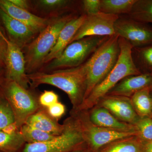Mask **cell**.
Listing matches in <instances>:
<instances>
[{
    "mask_svg": "<svg viewBox=\"0 0 152 152\" xmlns=\"http://www.w3.org/2000/svg\"><path fill=\"white\" fill-rule=\"evenodd\" d=\"M30 86L35 88L47 84L60 89L68 95L72 108L79 107L85 99L87 90V71L85 63L76 67L49 72H37L28 74Z\"/></svg>",
    "mask_w": 152,
    "mask_h": 152,
    "instance_id": "6da1fadb",
    "label": "cell"
},
{
    "mask_svg": "<svg viewBox=\"0 0 152 152\" xmlns=\"http://www.w3.org/2000/svg\"><path fill=\"white\" fill-rule=\"evenodd\" d=\"M121 51L115 65L102 81L94 88L81 104L75 110H88L97 104L99 100L125 78L142 73L136 66L132 57V47L121 37L119 38Z\"/></svg>",
    "mask_w": 152,
    "mask_h": 152,
    "instance_id": "7a4b0ae2",
    "label": "cell"
},
{
    "mask_svg": "<svg viewBox=\"0 0 152 152\" xmlns=\"http://www.w3.org/2000/svg\"><path fill=\"white\" fill-rule=\"evenodd\" d=\"M79 15L71 13L52 20L37 37L28 45L24 55L28 75L40 69L55 46L61 30L68 22Z\"/></svg>",
    "mask_w": 152,
    "mask_h": 152,
    "instance_id": "3957f363",
    "label": "cell"
},
{
    "mask_svg": "<svg viewBox=\"0 0 152 152\" xmlns=\"http://www.w3.org/2000/svg\"><path fill=\"white\" fill-rule=\"evenodd\" d=\"M119 38L116 34L109 37L85 62L87 86L84 100L94 88L105 78L116 64L121 51Z\"/></svg>",
    "mask_w": 152,
    "mask_h": 152,
    "instance_id": "277c9868",
    "label": "cell"
},
{
    "mask_svg": "<svg viewBox=\"0 0 152 152\" xmlns=\"http://www.w3.org/2000/svg\"><path fill=\"white\" fill-rule=\"evenodd\" d=\"M109 37L90 36L71 43L59 57L47 64L41 72H49L81 65Z\"/></svg>",
    "mask_w": 152,
    "mask_h": 152,
    "instance_id": "5b68a950",
    "label": "cell"
},
{
    "mask_svg": "<svg viewBox=\"0 0 152 152\" xmlns=\"http://www.w3.org/2000/svg\"><path fill=\"white\" fill-rule=\"evenodd\" d=\"M0 87L1 93L13 112L15 123L20 129L31 115L42 108L39 97L29 89L25 88L16 82L5 79Z\"/></svg>",
    "mask_w": 152,
    "mask_h": 152,
    "instance_id": "8992f818",
    "label": "cell"
},
{
    "mask_svg": "<svg viewBox=\"0 0 152 152\" xmlns=\"http://www.w3.org/2000/svg\"><path fill=\"white\" fill-rule=\"evenodd\" d=\"M79 128L87 148L91 152H97L106 145L119 139L137 136L136 133L123 132L95 125L90 119L88 110L70 112Z\"/></svg>",
    "mask_w": 152,
    "mask_h": 152,
    "instance_id": "52a82bcc",
    "label": "cell"
},
{
    "mask_svg": "<svg viewBox=\"0 0 152 152\" xmlns=\"http://www.w3.org/2000/svg\"><path fill=\"white\" fill-rule=\"evenodd\" d=\"M64 123V130L60 135L43 142L26 143L20 152H69L87 147L73 117Z\"/></svg>",
    "mask_w": 152,
    "mask_h": 152,
    "instance_id": "ba28073f",
    "label": "cell"
},
{
    "mask_svg": "<svg viewBox=\"0 0 152 152\" xmlns=\"http://www.w3.org/2000/svg\"><path fill=\"white\" fill-rule=\"evenodd\" d=\"M115 34L126 40L134 48L152 44V26L126 15L119 16L114 26Z\"/></svg>",
    "mask_w": 152,
    "mask_h": 152,
    "instance_id": "9c48e42d",
    "label": "cell"
},
{
    "mask_svg": "<svg viewBox=\"0 0 152 152\" xmlns=\"http://www.w3.org/2000/svg\"><path fill=\"white\" fill-rule=\"evenodd\" d=\"M7 52L5 79L16 82L21 86L29 89L30 82L26 70V61L22 49L5 37Z\"/></svg>",
    "mask_w": 152,
    "mask_h": 152,
    "instance_id": "30bf717a",
    "label": "cell"
},
{
    "mask_svg": "<svg viewBox=\"0 0 152 152\" xmlns=\"http://www.w3.org/2000/svg\"><path fill=\"white\" fill-rule=\"evenodd\" d=\"M119 16L100 12L87 15L70 43L90 36L110 37L115 34L114 26Z\"/></svg>",
    "mask_w": 152,
    "mask_h": 152,
    "instance_id": "8fae6325",
    "label": "cell"
},
{
    "mask_svg": "<svg viewBox=\"0 0 152 152\" xmlns=\"http://www.w3.org/2000/svg\"><path fill=\"white\" fill-rule=\"evenodd\" d=\"M96 105L105 108L118 119L131 124H135L140 118L134 109L130 98L127 97L106 95Z\"/></svg>",
    "mask_w": 152,
    "mask_h": 152,
    "instance_id": "7c38bea8",
    "label": "cell"
},
{
    "mask_svg": "<svg viewBox=\"0 0 152 152\" xmlns=\"http://www.w3.org/2000/svg\"><path fill=\"white\" fill-rule=\"evenodd\" d=\"M0 8L12 18L27 26L35 34L42 31L51 21L18 7L9 0H0Z\"/></svg>",
    "mask_w": 152,
    "mask_h": 152,
    "instance_id": "4fadbf2b",
    "label": "cell"
},
{
    "mask_svg": "<svg viewBox=\"0 0 152 152\" xmlns=\"http://www.w3.org/2000/svg\"><path fill=\"white\" fill-rule=\"evenodd\" d=\"M0 20L5 29L9 40L20 49L28 45L35 35L28 27L12 18L1 8Z\"/></svg>",
    "mask_w": 152,
    "mask_h": 152,
    "instance_id": "5bb4252c",
    "label": "cell"
},
{
    "mask_svg": "<svg viewBox=\"0 0 152 152\" xmlns=\"http://www.w3.org/2000/svg\"><path fill=\"white\" fill-rule=\"evenodd\" d=\"M88 111L90 119L96 126L118 132L136 134L134 125L120 121L105 108L96 105Z\"/></svg>",
    "mask_w": 152,
    "mask_h": 152,
    "instance_id": "9a60e30c",
    "label": "cell"
},
{
    "mask_svg": "<svg viewBox=\"0 0 152 152\" xmlns=\"http://www.w3.org/2000/svg\"><path fill=\"white\" fill-rule=\"evenodd\" d=\"M152 87V73H143L126 77L110 90L107 95L130 98L135 93Z\"/></svg>",
    "mask_w": 152,
    "mask_h": 152,
    "instance_id": "2e32d148",
    "label": "cell"
},
{
    "mask_svg": "<svg viewBox=\"0 0 152 152\" xmlns=\"http://www.w3.org/2000/svg\"><path fill=\"white\" fill-rule=\"evenodd\" d=\"M86 17V14H81L68 22L63 27L60 31L55 46L45 59L44 64H48L61 56L70 43Z\"/></svg>",
    "mask_w": 152,
    "mask_h": 152,
    "instance_id": "e0dca14e",
    "label": "cell"
},
{
    "mask_svg": "<svg viewBox=\"0 0 152 152\" xmlns=\"http://www.w3.org/2000/svg\"><path fill=\"white\" fill-rule=\"evenodd\" d=\"M25 124L55 136L62 134L65 129L64 123L60 124L50 117L46 109L42 107L31 115Z\"/></svg>",
    "mask_w": 152,
    "mask_h": 152,
    "instance_id": "ac0fdd59",
    "label": "cell"
},
{
    "mask_svg": "<svg viewBox=\"0 0 152 152\" xmlns=\"http://www.w3.org/2000/svg\"><path fill=\"white\" fill-rule=\"evenodd\" d=\"M130 99L134 109L140 118H152V87L137 92Z\"/></svg>",
    "mask_w": 152,
    "mask_h": 152,
    "instance_id": "d6986e66",
    "label": "cell"
},
{
    "mask_svg": "<svg viewBox=\"0 0 152 152\" xmlns=\"http://www.w3.org/2000/svg\"><path fill=\"white\" fill-rule=\"evenodd\" d=\"M97 152H142V142L135 136L112 142Z\"/></svg>",
    "mask_w": 152,
    "mask_h": 152,
    "instance_id": "ffe728a7",
    "label": "cell"
},
{
    "mask_svg": "<svg viewBox=\"0 0 152 152\" xmlns=\"http://www.w3.org/2000/svg\"><path fill=\"white\" fill-rule=\"evenodd\" d=\"M132 57L136 66L142 73H152V44L132 48Z\"/></svg>",
    "mask_w": 152,
    "mask_h": 152,
    "instance_id": "44dd1931",
    "label": "cell"
},
{
    "mask_svg": "<svg viewBox=\"0 0 152 152\" xmlns=\"http://www.w3.org/2000/svg\"><path fill=\"white\" fill-rule=\"evenodd\" d=\"M137 0H101L100 12L121 16L130 12Z\"/></svg>",
    "mask_w": 152,
    "mask_h": 152,
    "instance_id": "7402d4cb",
    "label": "cell"
},
{
    "mask_svg": "<svg viewBox=\"0 0 152 152\" xmlns=\"http://www.w3.org/2000/svg\"><path fill=\"white\" fill-rule=\"evenodd\" d=\"M126 15L137 21L152 23V0H137Z\"/></svg>",
    "mask_w": 152,
    "mask_h": 152,
    "instance_id": "603a6c76",
    "label": "cell"
},
{
    "mask_svg": "<svg viewBox=\"0 0 152 152\" xmlns=\"http://www.w3.org/2000/svg\"><path fill=\"white\" fill-rule=\"evenodd\" d=\"M26 144L20 130L12 134L0 131V152H18Z\"/></svg>",
    "mask_w": 152,
    "mask_h": 152,
    "instance_id": "cb8c5ba5",
    "label": "cell"
},
{
    "mask_svg": "<svg viewBox=\"0 0 152 152\" xmlns=\"http://www.w3.org/2000/svg\"><path fill=\"white\" fill-rule=\"evenodd\" d=\"M20 132L26 143L43 142L51 140L58 136L50 134L26 124L21 127Z\"/></svg>",
    "mask_w": 152,
    "mask_h": 152,
    "instance_id": "d4e9b609",
    "label": "cell"
},
{
    "mask_svg": "<svg viewBox=\"0 0 152 152\" xmlns=\"http://www.w3.org/2000/svg\"><path fill=\"white\" fill-rule=\"evenodd\" d=\"M36 6L41 10L45 12L71 10L76 3L69 0H39L35 1Z\"/></svg>",
    "mask_w": 152,
    "mask_h": 152,
    "instance_id": "484cf974",
    "label": "cell"
},
{
    "mask_svg": "<svg viewBox=\"0 0 152 152\" xmlns=\"http://www.w3.org/2000/svg\"><path fill=\"white\" fill-rule=\"evenodd\" d=\"M137 136L142 142L152 140V118H140L135 124Z\"/></svg>",
    "mask_w": 152,
    "mask_h": 152,
    "instance_id": "4316f807",
    "label": "cell"
},
{
    "mask_svg": "<svg viewBox=\"0 0 152 152\" xmlns=\"http://www.w3.org/2000/svg\"><path fill=\"white\" fill-rule=\"evenodd\" d=\"M15 123L13 112L8 101L0 94V131L9 125Z\"/></svg>",
    "mask_w": 152,
    "mask_h": 152,
    "instance_id": "83f0119b",
    "label": "cell"
},
{
    "mask_svg": "<svg viewBox=\"0 0 152 152\" xmlns=\"http://www.w3.org/2000/svg\"><path fill=\"white\" fill-rule=\"evenodd\" d=\"M58 102V96L53 91H45L39 96V103L44 108H48Z\"/></svg>",
    "mask_w": 152,
    "mask_h": 152,
    "instance_id": "f1b7e54d",
    "label": "cell"
},
{
    "mask_svg": "<svg viewBox=\"0 0 152 152\" xmlns=\"http://www.w3.org/2000/svg\"><path fill=\"white\" fill-rule=\"evenodd\" d=\"M101 0H83L82 8L84 14L87 15H94L100 12Z\"/></svg>",
    "mask_w": 152,
    "mask_h": 152,
    "instance_id": "f546056e",
    "label": "cell"
},
{
    "mask_svg": "<svg viewBox=\"0 0 152 152\" xmlns=\"http://www.w3.org/2000/svg\"><path fill=\"white\" fill-rule=\"evenodd\" d=\"M46 109L50 117L57 121L64 115L66 110L65 106L59 102Z\"/></svg>",
    "mask_w": 152,
    "mask_h": 152,
    "instance_id": "4dcf8cb0",
    "label": "cell"
},
{
    "mask_svg": "<svg viewBox=\"0 0 152 152\" xmlns=\"http://www.w3.org/2000/svg\"><path fill=\"white\" fill-rule=\"evenodd\" d=\"M5 36L0 30V66H5L7 52V43Z\"/></svg>",
    "mask_w": 152,
    "mask_h": 152,
    "instance_id": "1f68e13d",
    "label": "cell"
},
{
    "mask_svg": "<svg viewBox=\"0 0 152 152\" xmlns=\"http://www.w3.org/2000/svg\"><path fill=\"white\" fill-rule=\"evenodd\" d=\"M11 3L20 8L29 11L30 4L26 0H9Z\"/></svg>",
    "mask_w": 152,
    "mask_h": 152,
    "instance_id": "d6a6232c",
    "label": "cell"
},
{
    "mask_svg": "<svg viewBox=\"0 0 152 152\" xmlns=\"http://www.w3.org/2000/svg\"><path fill=\"white\" fill-rule=\"evenodd\" d=\"M19 130H20V129L18 127L15 123H14L9 125L7 126L6 127L1 131L6 134H12L18 132Z\"/></svg>",
    "mask_w": 152,
    "mask_h": 152,
    "instance_id": "836d02e7",
    "label": "cell"
},
{
    "mask_svg": "<svg viewBox=\"0 0 152 152\" xmlns=\"http://www.w3.org/2000/svg\"><path fill=\"white\" fill-rule=\"evenodd\" d=\"M142 152H152V140L142 142Z\"/></svg>",
    "mask_w": 152,
    "mask_h": 152,
    "instance_id": "e575fe53",
    "label": "cell"
},
{
    "mask_svg": "<svg viewBox=\"0 0 152 152\" xmlns=\"http://www.w3.org/2000/svg\"><path fill=\"white\" fill-rule=\"evenodd\" d=\"M69 152H91V151L87 148V147H84V148H81L78 149L74 150V151Z\"/></svg>",
    "mask_w": 152,
    "mask_h": 152,
    "instance_id": "d590c367",
    "label": "cell"
},
{
    "mask_svg": "<svg viewBox=\"0 0 152 152\" xmlns=\"http://www.w3.org/2000/svg\"><path fill=\"white\" fill-rule=\"evenodd\" d=\"M5 77L2 76V74L0 72V86L2 84L3 82H4V80Z\"/></svg>",
    "mask_w": 152,
    "mask_h": 152,
    "instance_id": "8d00e7d4",
    "label": "cell"
},
{
    "mask_svg": "<svg viewBox=\"0 0 152 152\" xmlns=\"http://www.w3.org/2000/svg\"></svg>",
    "mask_w": 152,
    "mask_h": 152,
    "instance_id": "74e56055",
    "label": "cell"
}]
</instances>
